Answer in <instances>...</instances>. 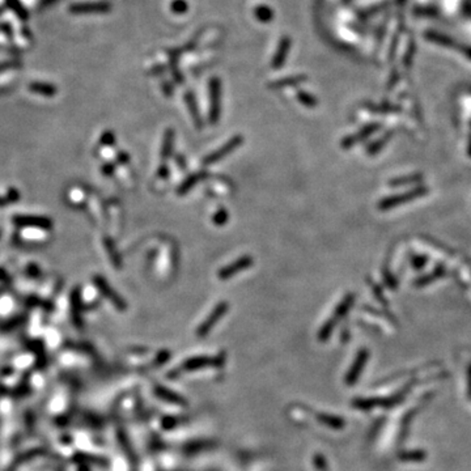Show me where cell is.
Returning <instances> with one entry per match:
<instances>
[{"instance_id":"cell-1","label":"cell","mask_w":471,"mask_h":471,"mask_svg":"<svg viewBox=\"0 0 471 471\" xmlns=\"http://www.w3.org/2000/svg\"><path fill=\"white\" fill-rule=\"evenodd\" d=\"M354 303H355V294L354 293L345 294L344 298H343V300L339 303V305L336 306V309H335V312H334L333 317H331V318L329 319V321H327L324 326H322L321 331H319V338H321V339H327V338H329V335L331 334L334 327H335L336 324H338V322H339L340 319H342L343 317L347 314L348 310L351 309L352 305H354Z\"/></svg>"},{"instance_id":"cell-2","label":"cell","mask_w":471,"mask_h":471,"mask_svg":"<svg viewBox=\"0 0 471 471\" xmlns=\"http://www.w3.org/2000/svg\"><path fill=\"white\" fill-rule=\"evenodd\" d=\"M221 114V83L217 78L210 81V111L208 120L211 125H216Z\"/></svg>"},{"instance_id":"cell-3","label":"cell","mask_w":471,"mask_h":471,"mask_svg":"<svg viewBox=\"0 0 471 471\" xmlns=\"http://www.w3.org/2000/svg\"><path fill=\"white\" fill-rule=\"evenodd\" d=\"M242 143H243L242 135L233 136V138L229 139L225 144H222L219 150L213 151L212 153H210V155H207V156L204 157L202 164H203L204 166H210V165H213V164H216V162L221 161L224 157H227L228 155H231L232 152H234V151L237 150V148L240 147Z\"/></svg>"},{"instance_id":"cell-4","label":"cell","mask_w":471,"mask_h":471,"mask_svg":"<svg viewBox=\"0 0 471 471\" xmlns=\"http://www.w3.org/2000/svg\"><path fill=\"white\" fill-rule=\"evenodd\" d=\"M426 187H417V189L411 190V191L403 192V194H399V195H393L389 196V198L382 199V201L378 203V208L381 211L391 210V208L396 207V206H401V204H405L407 203V202L415 201V199L420 198V196L426 195Z\"/></svg>"},{"instance_id":"cell-5","label":"cell","mask_w":471,"mask_h":471,"mask_svg":"<svg viewBox=\"0 0 471 471\" xmlns=\"http://www.w3.org/2000/svg\"><path fill=\"white\" fill-rule=\"evenodd\" d=\"M253 263H254L253 257H250V255H243V257H240L238 259H236L233 263L227 264L225 267L220 268L219 272H217V278H219L220 280L231 279V278L236 276L237 274H240L241 271L252 267Z\"/></svg>"},{"instance_id":"cell-6","label":"cell","mask_w":471,"mask_h":471,"mask_svg":"<svg viewBox=\"0 0 471 471\" xmlns=\"http://www.w3.org/2000/svg\"><path fill=\"white\" fill-rule=\"evenodd\" d=\"M228 309H229V305L227 301H220V303H217V305L213 308L211 314L208 315L207 318H206V321H204L203 324L201 325V327L196 330L198 336H202V338H203V336L207 335V334L211 331V329L216 325V322L224 317V314L228 312Z\"/></svg>"},{"instance_id":"cell-7","label":"cell","mask_w":471,"mask_h":471,"mask_svg":"<svg viewBox=\"0 0 471 471\" xmlns=\"http://www.w3.org/2000/svg\"><path fill=\"white\" fill-rule=\"evenodd\" d=\"M110 4L106 2H88V3H75L69 6V12L75 15H94V13H108Z\"/></svg>"},{"instance_id":"cell-8","label":"cell","mask_w":471,"mask_h":471,"mask_svg":"<svg viewBox=\"0 0 471 471\" xmlns=\"http://www.w3.org/2000/svg\"><path fill=\"white\" fill-rule=\"evenodd\" d=\"M378 129H380V125L378 123H373V125H369V126H365L364 129H361L360 131L357 132V134H354V135L347 136V138L343 139L340 145H342V148H344V150H350V148H352L355 144H357V143H361V141L365 140L366 138H369L373 132L377 131Z\"/></svg>"},{"instance_id":"cell-9","label":"cell","mask_w":471,"mask_h":471,"mask_svg":"<svg viewBox=\"0 0 471 471\" xmlns=\"http://www.w3.org/2000/svg\"><path fill=\"white\" fill-rule=\"evenodd\" d=\"M207 177H208V173L206 170L196 171V173L191 174V176H189V177H187L186 180L183 181L180 186H178L177 194L178 195H185V194H187V192H189L192 187L195 186V185H198L199 182H202L204 178H207Z\"/></svg>"},{"instance_id":"cell-10","label":"cell","mask_w":471,"mask_h":471,"mask_svg":"<svg viewBox=\"0 0 471 471\" xmlns=\"http://www.w3.org/2000/svg\"><path fill=\"white\" fill-rule=\"evenodd\" d=\"M174 130L173 129H168L165 131V135H164V141H162V148H161V164H166L169 159L171 156V152H173V144H174Z\"/></svg>"},{"instance_id":"cell-11","label":"cell","mask_w":471,"mask_h":471,"mask_svg":"<svg viewBox=\"0 0 471 471\" xmlns=\"http://www.w3.org/2000/svg\"><path fill=\"white\" fill-rule=\"evenodd\" d=\"M288 50H289V39L288 38H283L279 43V47H278V51H276L275 57L272 59V63L271 66L274 68H280V67L284 64L285 58L288 55Z\"/></svg>"},{"instance_id":"cell-12","label":"cell","mask_w":471,"mask_h":471,"mask_svg":"<svg viewBox=\"0 0 471 471\" xmlns=\"http://www.w3.org/2000/svg\"><path fill=\"white\" fill-rule=\"evenodd\" d=\"M185 100H186L187 104V109L191 113V118L194 120V123H195L196 129H202V119H201V113H199L198 105H196L195 97L191 92H187L186 96H185Z\"/></svg>"},{"instance_id":"cell-13","label":"cell","mask_w":471,"mask_h":471,"mask_svg":"<svg viewBox=\"0 0 471 471\" xmlns=\"http://www.w3.org/2000/svg\"><path fill=\"white\" fill-rule=\"evenodd\" d=\"M6 4L20 20L27 21L28 18H29V13H28L27 8H25L24 4L20 0H6Z\"/></svg>"},{"instance_id":"cell-14","label":"cell","mask_w":471,"mask_h":471,"mask_svg":"<svg viewBox=\"0 0 471 471\" xmlns=\"http://www.w3.org/2000/svg\"><path fill=\"white\" fill-rule=\"evenodd\" d=\"M305 80H306L305 76H294V78L280 79V80L272 83V84L270 85V88H274V89H279V88L293 87V85L300 84V83H303V81H305Z\"/></svg>"},{"instance_id":"cell-15","label":"cell","mask_w":471,"mask_h":471,"mask_svg":"<svg viewBox=\"0 0 471 471\" xmlns=\"http://www.w3.org/2000/svg\"><path fill=\"white\" fill-rule=\"evenodd\" d=\"M298 98L303 105L306 106V108H315V106H317V100H315V97H313L312 94H309L308 92L299 90Z\"/></svg>"},{"instance_id":"cell-16","label":"cell","mask_w":471,"mask_h":471,"mask_svg":"<svg viewBox=\"0 0 471 471\" xmlns=\"http://www.w3.org/2000/svg\"><path fill=\"white\" fill-rule=\"evenodd\" d=\"M255 16L261 20L262 22H268V20L272 18V11L266 6H259L255 8Z\"/></svg>"},{"instance_id":"cell-17","label":"cell","mask_w":471,"mask_h":471,"mask_svg":"<svg viewBox=\"0 0 471 471\" xmlns=\"http://www.w3.org/2000/svg\"><path fill=\"white\" fill-rule=\"evenodd\" d=\"M415 182H420V176H410V177H403V178H396V180L391 181L390 185L391 186H403V185H407V183H415Z\"/></svg>"},{"instance_id":"cell-18","label":"cell","mask_w":471,"mask_h":471,"mask_svg":"<svg viewBox=\"0 0 471 471\" xmlns=\"http://www.w3.org/2000/svg\"><path fill=\"white\" fill-rule=\"evenodd\" d=\"M229 219V213L224 210V208H220L215 215H213V222L216 225H224L225 222L228 221Z\"/></svg>"},{"instance_id":"cell-19","label":"cell","mask_w":471,"mask_h":471,"mask_svg":"<svg viewBox=\"0 0 471 471\" xmlns=\"http://www.w3.org/2000/svg\"><path fill=\"white\" fill-rule=\"evenodd\" d=\"M30 89L36 90L38 93H54V87H51V85L47 84H41V83H37L34 85H30Z\"/></svg>"},{"instance_id":"cell-20","label":"cell","mask_w":471,"mask_h":471,"mask_svg":"<svg viewBox=\"0 0 471 471\" xmlns=\"http://www.w3.org/2000/svg\"><path fill=\"white\" fill-rule=\"evenodd\" d=\"M387 139H389V135H385L382 139H378V140H376L375 143H372V145H370V147L368 148V152H369L370 155H373V153L378 152V151H380L382 148V145H384L385 143H386Z\"/></svg>"},{"instance_id":"cell-21","label":"cell","mask_w":471,"mask_h":471,"mask_svg":"<svg viewBox=\"0 0 471 471\" xmlns=\"http://www.w3.org/2000/svg\"><path fill=\"white\" fill-rule=\"evenodd\" d=\"M171 9H173L176 13H185L187 9V4L183 2V0H176L173 4H171Z\"/></svg>"},{"instance_id":"cell-22","label":"cell","mask_w":471,"mask_h":471,"mask_svg":"<svg viewBox=\"0 0 471 471\" xmlns=\"http://www.w3.org/2000/svg\"><path fill=\"white\" fill-rule=\"evenodd\" d=\"M456 48L458 51H461V54H463L466 58H468V59L471 60V47H470V46H463V45H461V43H457Z\"/></svg>"},{"instance_id":"cell-23","label":"cell","mask_w":471,"mask_h":471,"mask_svg":"<svg viewBox=\"0 0 471 471\" xmlns=\"http://www.w3.org/2000/svg\"><path fill=\"white\" fill-rule=\"evenodd\" d=\"M157 174H159L160 178H166V177H168V176H169L168 165H166V164H161V166H160V169H159V171H157Z\"/></svg>"},{"instance_id":"cell-24","label":"cell","mask_w":471,"mask_h":471,"mask_svg":"<svg viewBox=\"0 0 471 471\" xmlns=\"http://www.w3.org/2000/svg\"><path fill=\"white\" fill-rule=\"evenodd\" d=\"M16 66H17V64H16L15 62H12V60H11V62H4V63H0V72H3V71H6V69L13 68V67H16Z\"/></svg>"},{"instance_id":"cell-25","label":"cell","mask_w":471,"mask_h":471,"mask_svg":"<svg viewBox=\"0 0 471 471\" xmlns=\"http://www.w3.org/2000/svg\"><path fill=\"white\" fill-rule=\"evenodd\" d=\"M59 0H41V7L42 8H47V7L53 6V4L58 3Z\"/></svg>"}]
</instances>
